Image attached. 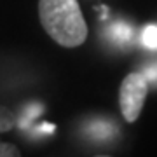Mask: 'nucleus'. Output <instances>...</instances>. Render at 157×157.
Here are the masks:
<instances>
[{"instance_id": "nucleus-6", "label": "nucleus", "mask_w": 157, "mask_h": 157, "mask_svg": "<svg viewBox=\"0 0 157 157\" xmlns=\"http://www.w3.org/2000/svg\"><path fill=\"white\" fill-rule=\"evenodd\" d=\"M143 75H145L148 80H157V67H150L147 68L145 72H143Z\"/></svg>"}, {"instance_id": "nucleus-2", "label": "nucleus", "mask_w": 157, "mask_h": 157, "mask_svg": "<svg viewBox=\"0 0 157 157\" xmlns=\"http://www.w3.org/2000/svg\"><path fill=\"white\" fill-rule=\"evenodd\" d=\"M147 94H148V78L143 75V72L126 75L119 87V105L122 117L128 122H135L140 117Z\"/></svg>"}, {"instance_id": "nucleus-4", "label": "nucleus", "mask_w": 157, "mask_h": 157, "mask_svg": "<svg viewBox=\"0 0 157 157\" xmlns=\"http://www.w3.org/2000/svg\"><path fill=\"white\" fill-rule=\"evenodd\" d=\"M108 33L113 40H121V42H128L133 39V28L126 23H115Z\"/></svg>"}, {"instance_id": "nucleus-5", "label": "nucleus", "mask_w": 157, "mask_h": 157, "mask_svg": "<svg viewBox=\"0 0 157 157\" xmlns=\"http://www.w3.org/2000/svg\"><path fill=\"white\" fill-rule=\"evenodd\" d=\"M141 42L148 49H157V25H148L141 32Z\"/></svg>"}, {"instance_id": "nucleus-3", "label": "nucleus", "mask_w": 157, "mask_h": 157, "mask_svg": "<svg viewBox=\"0 0 157 157\" xmlns=\"http://www.w3.org/2000/svg\"><path fill=\"white\" fill-rule=\"evenodd\" d=\"M16 126V117L14 113L6 107H0V133H6V131H11L12 128ZM21 152L16 145L12 143H4L0 140V157H19Z\"/></svg>"}, {"instance_id": "nucleus-1", "label": "nucleus", "mask_w": 157, "mask_h": 157, "mask_svg": "<svg viewBox=\"0 0 157 157\" xmlns=\"http://www.w3.org/2000/svg\"><path fill=\"white\" fill-rule=\"evenodd\" d=\"M39 17L45 33L63 47H78L87 39L78 0H39Z\"/></svg>"}]
</instances>
